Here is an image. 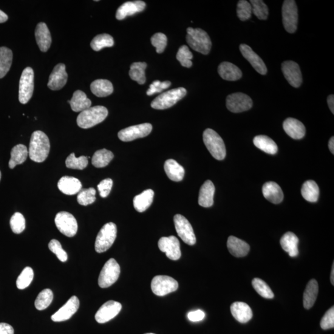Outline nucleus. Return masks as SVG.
<instances>
[{
	"label": "nucleus",
	"mask_w": 334,
	"mask_h": 334,
	"mask_svg": "<svg viewBox=\"0 0 334 334\" xmlns=\"http://www.w3.org/2000/svg\"><path fill=\"white\" fill-rule=\"evenodd\" d=\"M1 178H2V173L0 172V181H1Z\"/></svg>",
	"instance_id": "63"
},
{
	"label": "nucleus",
	"mask_w": 334,
	"mask_h": 334,
	"mask_svg": "<svg viewBox=\"0 0 334 334\" xmlns=\"http://www.w3.org/2000/svg\"><path fill=\"white\" fill-rule=\"evenodd\" d=\"M282 71L285 78L291 86L298 88L303 81L302 74L298 64L293 61H285L282 64Z\"/></svg>",
	"instance_id": "17"
},
{
	"label": "nucleus",
	"mask_w": 334,
	"mask_h": 334,
	"mask_svg": "<svg viewBox=\"0 0 334 334\" xmlns=\"http://www.w3.org/2000/svg\"><path fill=\"white\" fill-rule=\"evenodd\" d=\"M203 141L212 157L218 160L224 159L226 156L225 145L217 132L212 129H206L203 132Z\"/></svg>",
	"instance_id": "4"
},
{
	"label": "nucleus",
	"mask_w": 334,
	"mask_h": 334,
	"mask_svg": "<svg viewBox=\"0 0 334 334\" xmlns=\"http://www.w3.org/2000/svg\"><path fill=\"white\" fill-rule=\"evenodd\" d=\"M13 61V52L7 47H0V79L9 72Z\"/></svg>",
	"instance_id": "39"
},
{
	"label": "nucleus",
	"mask_w": 334,
	"mask_h": 334,
	"mask_svg": "<svg viewBox=\"0 0 334 334\" xmlns=\"http://www.w3.org/2000/svg\"><path fill=\"white\" fill-rule=\"evenodd\" d=\"M240 50L242 55L250 62L251 66L254 68L257 73L262 75H264L267 73V67H266L264 61L259 57V55H257L252 50L250 46L246 44H241L240 46Z\"/></svg>",
	"instance_id": "20"
},
{
	"label": "nucleus",
	"mask_w": 334,
	"mask_h": 334,
	"mask_svg": "<svg viewBox=\"0 0 334 334\" xmlns=\"http://www.w3.org/2000/svg\"><path fill=\"white\" fill-rule=\"evenodd\" d=\"M158 246L160 250L165 253L170 259L177 260L182 256L179 240L175 236L161 238Z\"/></svg>",
	"instance_id": "15"
},
{
	"label": "nucleus",
	"mask_w": 334,
	"mask_h": 334,
	"mask_svg": "<svg viewBox=\"0 0 334 334\" xmlns=\"http://www.w3.org/2000/svg\"><path fill=\"white\" fill-rule=\"evenodd\" d=\"M108 114V110L104 106L90 107L81 112L76 121L79 127L88 129L103 122Z\"/></svg>",
	"instance_id": "3"
},
{
	"label": "nucleus",
	"mask_w": 334,
	"mask_h": 334,
	"mask_svg": "<svg viewBox=\"0 0 334 334\" xmlns=\"http://www.w3.org/2000/svg\"><path fill=\"white\" fill-rule=\"evenodd\" d=\"M218 73L225 80L235 81L242 77V72L239 67L230 62H222L218 67Z\"/></svg>",
	"instance_id": "26"
},
{
	"label": "nucleus",
	"mask_w": 334,
	"mask_h": 334,
	"mask_svg": "<svg viewBox=\"0 0 334 334\" xmlns=\"http://www.w3.org/2000/svg\"><path fill=\"white\" fill-rule=\"evenodd\" d=\"M164 170L167 177L174 182H181L185 176V169L174 159L166 161L164 164Z\"/></svg>",
	"instance_id": "32"
},
{
	"label": "nucleus",
	"mask_w": 334,
	"mask_h": 334,
	"mask_svg": "<svg viewBox=\"0 0 334 334\" xmlns=\"http://www.w3.org/2000/svg\"><path fill=\"white\" fill-rule=\"evenodd\" d=\"M178 288V282L171 277L157 276L152 280V291L157 296H163L168 295L176 291Z\"/></svg>",
	"instance_id": "11"
},
{
	"label": "nucleus",
	"mask_w": 334,
	"mask_h": 334,
	"mask_svg": "<svg viewBox=\"0 0 334 334\" xmlns=\"http://www.w3.org/2000/svg\"><path fill=\"white\" fill-rule=\"evenodd\" d=\"M50 144L45 133L36 131L31 136L29 156L35 162L41 163L47 159L49 154Z\"/></svg>",
	"instance_id": "1"
},
{
	"label": "nucleus",
	"mask_w": 334,
	"mask_h": 334,
	"mask_svg": "<svg viewBox=\"0 0 334 334\" xmlns=\"http://www.w3.org/2000/svg\"><path fill=\"white\" fill-rule=\"evenodd\" d=\"M88 165V158L86 156L76 157L75 153L71 154L66 160L67 168L83 170Z\"/></svg>",
	"instance_id": "46"
},
{
	"label": "nucleus",
	"mask_w": 334,
	"mask_h": 334,
	"mask_svg": "<svg viewBox=\"0 0 334 334\" xmlns=\"http://www.w3.org/2000/svg\"><path fill=\"white\" fill-rule=\"evenodd\" d=\"M284 131L294 140H300L305 137V126L301 121L293 118L286 119L283 124Z\"/></svg>",
	"instance_id": "24"
},
{
	"label": "nucleus",
	"mask_w": 334,
	"mask_h": 334,
	"mask_svg": "<svg viewBox=\"0 0 334 334\" xmlns=\"http://www.w3.org/2000/svg\"><path fill=\"white\" fill-rule=\"evenodd\" d=\"M171 82L155 81L150 85L149 89L147 91V95L151 96L156 93L162 92V90L169 88L171 86Z\"/></svg>",
	"instance_id": "54"
},
{
	"label": "nucleus",
	"mask_w": 334,
	"mask_h": 334,
	"mask_svg": "<svg viewBox=\"0 0 334 334\" xmlns=\"http://www.w3.org/2000/svg\"><path fill=\"white\" fill-rule=\"evenodd\" d=\"M95 194V189L93 188L81 189L78 194V202L82 206L91 205L96 199Z\"/></svg>",
	"instance_id": "48"
},
{
	"label": "nucleus",
	"mask_w": 334,
	"mask_h": 334,
	"mask_svg": "<svg viewBox=\"0 0 334 334\" xmlns=\"http://www.w3.org/2000/svg\"><path fill=\"white\" fill-rule=\"evenodd\" d=\"M227 248L231 255L237 257L246 256L250 250V246L247 243L233 236L229 237Z\"/></svg>",
	"instance_id": "27"
},
{
	"label": "nucleus",
	"mask_w": 334,
	"mask_h": 334,
	"mask_svg": "<svg viewBox=\"0 0 334 334\" xmlns=\"http://www.w3.org/2000/svg\"><path fill=\"white\" fill-rule=\"evenodd\" d=\"M322 329L327 330L334 327V308L332 307L325 313L321 321Z\"/></svg>",
	"instance_id": "55"
},
{
	"label": "nucleus",
	"mask_w": 334,
	"mask_h": 334,
	"mask_svg": "<svg viewBox=\"0 0 334 334\" xmlns=\"http://www.w3.org/2000/svg\"><path fill=\"white\" fill-rule=\"evenodd\" d=\"M35 73L31 68L27 67L22 72L19 81V100L20 103L25 104L32 97L35 83Z\"/></svg>",
	"instance_id": "9"
},
{
	"label": "nucleus",
	"mask_w": 334,
	"mask_h": 334,
	"mask_svg": "<svg viewBox=\"0 0 334 334\" xmlns=\"http://www.w3.org/2000/svg\"><path fill=\"white\" fill-rule=\"evenodd\" d=\"M186 41L192 49L203 55H208L211 50L212 42L208 33L199 28L187 29Z\"/></svg>",
	"instance_id": "2"
},
{
	"label": "nucleus",
	"mask_w": 334,
	"mask_h": 334,
	"mask_svg": "<svg viewBox=\"0 0 334 334\" xmlns=\"http://www.w3.org/2000/svg\"><path fill=\"white\" fill-rule=\"evenodd\" d=\"M35 36L40 50L43 52H46L50 49L52 44V37L50 30L46 24L44 22H40L37 25Z\"/></svg>",
	"instance_id": "22"
},
{
	"label": "nucleus",
	"mask_w": 334,
	"mask_h": 334,
	"mask_svg": "<svg viewBox=\"0 0 334 334\" xmlns=\"http://www.w3.org/2000/svg\"><path fill=\"white\" fill-rule=\"evenodd\" d=\"M186 93V89L183 87H179L163 92L152 102V108L157 110L171 108L185 97Z\"/></svg>",
	"instance_id": "6"
},
{
	"label": "nucleus",
	"mask_w": 334,
	"mask_h": 334,
	"mask_svg": "<svg viewBox=\"0 0 334 334\" xmlns=\"http://www.w3.org/2000/svg\"><path fill=\"white\" fill-rule=\"evenodd\" d=\"M174 220L175 229L181 239L187 245H195L196 242V236L188 220L180 214L175 215Z\"/></svg>",
	"instance_id": "13"
},
{
	"label": "nucleus",
	"mask_w": 334,
	"mask_h": 334,
	"mask_svg": "<svg viewBox=\"0 0 334 334\" xmlns=\"http://www.w3.org/2000/svg\"><path fill=\"white\" fill-rule=\"evenodd\" d=\"M117 235V225L114 223H106L98 232L95 243V250L98 253L108 250L114 243Z\"/></svg>",
	"instance_id": "5"
},
{
	"label": "nucleus",
	"mask_w": 334,
	"mask_h": 334,
	"mask_svg": "<svg viewBox=\"0 0 334 334\" xmlns=\"http://www.w3.org/2000/svg\"><path fill=\"white\" fill-rule=\"evenodd\" d=\"M298 238L292 232L288 231L285 233L280 239V245L283 250L289 254L290 257L298 255Z\"/></svg>",
	"instance_id": "30"
},
{
	"label": "nucleus",
	"mask_w": 334,
	"mask_h": 334,
	"mask_svg": "<svg viewBox=\"0 0 334 334\" xmlns=\"http://www.w3.org/2000/svg\"><path fill=\"white\" fill-rule=\"evenodd\" d=\"M329 148L332 154H334V138L332 137L330 139L329 142Z\"/></svg>",
	"instance_id": "61"
},
{
	"label": "nucleus",
	"mask_w": 334,
	"mask_h": 334,
	"mask_svg": "<svg viewBox=\"0 0 334 334\" xmlns=\"http://www.w3.org/2000/svg\"><path fill=\"white\" fill-rule=\"evenodd\" d=\"M154 192L152 189H147L137 195L133 199L135 209L139 212H143L152 205L154 199Z\"/></svg>",
	"instance_id": "33"
},
{
	"label": "nucleus",
	"mask_w": 334,
	"mask_h": 334,
	"mask_svg": "<svg viewBox=\"0 0 334 334\" xmlns=\"http://www.w3.org/2000/svg\"><path fill=\"white\" fill-rule=\"evenodd\" d=\"M146 334H155V333H146Z\"/></svg>",
	"instance_id": "64"
},
{
	"label": "nucleus",
	"mask_w": 334,
	"mask_h": 334,
	"mask_svg": "<svg viewBox=\"0 0 334 334\" xmlns=\"http://www.w3.org/2000/svg\"><path fill=\"white\" fill-rule=\"evenodd\" d=\"M10 226L11 230L16 234L22 233L25 230V220L23 215L16 212L10 219Z\"/></svg>",
	"instance_id": "50"
},
{
	"label": "nucleus",
	"mask_w": 334,
	"mask_h": 334,
	"mask_svg": "<svg viewBox=\"0 0 334 334\" xmlns=\"http://www.w3.org/2000/svg\"><path fill=\"white\" fill-rule=\"evenodd\" d=\"M152 130L151 124H140L121 130L118 132V137L123 142H129V141H134L137 139L147 137L151 132Z\"/></svg>",
	"instance_id": "14"
},
{
	"label": "nucleus",
	"mask_w": 334,
	"mask_h": 334,
	"mask_svg": "<svg viewBox=\"0 0 334 334\" xmlns=\"http://www.w3.org/2000/svg\"><path fill=\"white\" fill-rule=\"evenodd\" d=\"M29 151L26 147L22 144L16 145L11 150V158L9 162V166L13 169L16 165L23 163L26 160Z\"/></svg>",
	"instance_id": "37"
},
{
	"label": "nucleus",
	"mask_w": 334,
	"mask_h": 334,
	"mask_svg": "<svg viewBox=\"0 0 334 334\" xmlns=\"http://www.w3.org/2000/svg\"><path fill=\"white\" fill-rule=\"evenodd\" d=\"M226 108L233 113L247 111L253 107V101L248 95L242 92L231 93L226 97Z\"/></svg>",
	"instance_id": "12"
},
{
	"label": "nucleus",
	"mask_w": 334,
	"mask_h": 334,
	"mask_svg": "<svg viewBox=\"0 0 334 334\" xmlns=\"http://www.w3.org/2000/svg\"><path fill=\"white\" fill-rule=\"evenodd\" d=\"M151 44L156 49L157 53H162L166 47V36L163 33L155 34L151 38Z\"/></svg>",
	"instance_id": "53"
},
{
	"label": "nucleus",
	"mask_w": 334,
	"mask_h": 334,
	"mask_svg": "<svg viewBox=\"0 0 334 334\" xmlns=\"http://www.w3.org/2000/svg\"><path fill=\"white\" fill-rule=\"evenodd\" d=\"M15 330L11 325L2 322L0 323V334H14Z\"/></svg>",
	"instance_id": "58"
},
{
	"label": "nucleus",
	"mask_w": 334,
	"mask_h": 334,
	"mask_svg": "<svg viewBox=\"0 0 334 334\" xmlns=\"http://www.w3.org/2000/svg\"><path fill=\"white\" fill-rule=\"evenodd\" d=\"M253 143L256 148L269 154H276L278 151L276 143L267 136H257L254 138Z\"/></svg>",
	"instance_id": "36"
},
{
	"label": "nucleus",
	"mask_w": 334,
	"mask_h": 334,
	"mask_svg": "<svg viewBox=\"0 0 334 334\" xmlns=\"http://www.w3.org/2000/svg\"><path fill=\"white\" fill-rule=\"evenodd\" d=\"M319 291L318 283L315 279L308 282L304 294V306L305 309L310 310L315 305Z\"/></svg>",
	"instance_id": "34"
},
{
	"label": "nucleus",
	"mask_w": 334,
	"mask_h": 334,
	"mask_svg": "<svg viewBox=\"0 0 334 334\" xmlns=\"http://www.w3.org/2000/svg\"><path fill=\"white\" fill-rule=\"evenodd\" d=\"M327 104L330 111L334 114V95H330L327 98Z\"/></svg>",
	"instance_id": "59"
},
{
	"label": "nucleus",
	"mask_w": 334,
	"mask_h": 334,
	"mask_svg": "<svg viewBox=\"0 0 334 334\" xmlns=\"http://www.w3.org/2000/svg\"><path fill=\"white\" fill-rule=\"evenodd\" d=\"M53 294L49 288L41 291L36 299L35 307L39 311L47 309L53 301Z\"/></svg>",
	"instance_id": "43"
},
{
	"label": "nucleus",
	"mask_w": 334,
	"mask_h": 334,
	"mask_svg": "<svg viewBox=\"0 0 334 334\" xmlns=\"http://www.w3.org/2000/svg\"><path fill=\"white\" fill-rule=\"evenodd\" d=\"M114 155L109 150L106 149L99 150L93 154L92 163L96 168H103L109 165Z\"/></svg>",
	"instance_id": "40"
},
{
	"label": "nucleus",
	"mask_w": 334,
	"mask_h": 334,
	"mask_svg": "<svg viewBox=\"0 0 334 334\" xmlns=\"http://www.w3.org/2000/svg\"><path fill=\"white\" fill-rule=\"evenodd\" d=\"M302 195L305 200L310 203H316L319 196V188L313 180H308L302 186Z\"/></svg>",
	"instance_id": "38"
},
{
	"label": "nucleus",
	"mask_w": 334,
	"mask_h": 334,
	"mask_svg": "<svg viewBox=\"0 0 334 334\" xmlns=\"http://www.w3.org/2000/svg\"><path fill=\"white\" fill-rule=\"evenodd\" d=\"M147 64L144 62H136L130 67L129 75L132 80L137 82L138 84H144L146 83V78L145 70Z\"/></svg>",
	"instance_id": "41"
},
{
	"label": "nucleus",
	"mask_w": 334,
	"mask_h": 334,
	"mask_svg": "<svg viewBox=\"0 0 334 334\" xmlns=\"http://www.w3.org/2000/svg\"><path fill=\"white\" fill-rule=\"evenodd\" d=\"M49 250L54 253L58 259L61 262H66L68 260V254L63 248L61 243L58 240H52L49 244Z\"/></svg>",
	"instance_id": "52"
},
{
	"label": "nucleus",
	"mask_w": 334,
	"mask_h": 334,
	"mask_svg": "<svg viewBox=\"0 0 334 334\" xmlns=\"http://www.w3.org/2000/svg\"><path fill=\"white\" fill-rule=\"evenodd\" d=\"M34 279V271L32 268L26 267L16 280V285L19 290H24L29 287Z\"/></svg>",
	"instance_id": "45"
},
{
	"label": "nucleus",
	"mask_w": 334,
	"mask_h": 334,
	"mask_svg": "<svg viewBox=\"0 0 334 334\" xmlns=\"http://www.w3.org/2000/svg\"><path fill=\"white\" fill-rule=\"evenodd\" d=\"M250 4L252 7V13H253L257 18L260 20L268 19L269 10L268 6L261 0H251Z\"/></svg>",
	"instance_id": "47"
},
{
	"label": "nucleus",
	"mask_w": 334,
	"mask_h": 334,
	"mask_svg": "<svg viewBox=\"0 0 334 334\" xmlns=\"http://www.w3.org/2000/svg\"><path fill=\"white\" fill-rule=\"evenodd\" d=\"M121 308L122 306L119 302L113 300L106 302L95 314L96 321L100 324L106 323L115 318L120 313Z\"/></svg>",
	"instance_id": "16"
},
{
	"label": "nucleus",
	"mask_w": 334,
	"mask_h": 334,
	"mask_svg": "<svg viewBox=\"0 0 334 334\" xmlns=\"http://www.w3.org/2000/svg\"><path fill=\"white\" fill-rule=\"evenodd\" d=\"M146 5L143 1L128 2L124 3L119 7L116 13V18L123 20L127 16H132L135 14L142 12L145 10Z\"/></svg>",
	"instance_id": "21"
},
{
	"label": "nucleus",
	"mask_w": 334,
	"mask_h": 334,
	"mask_svg": "<svg viewBox=\"0 0 334 334\" xmlns=\"http://www.w3.org/2000/svg\"><path fill=\"white\" fill-rule=\"evenodd\" d=\"M262 194L269 202L275 204H280L284 199V193L278 184L270 182L264 184L262 186Z\"/></svg>",
	"instance_id": "25"
},
{
	"label": "nucleus",
	"mask_w": 334,
	"mask_h": 334,
	"mask_svg": "<svg viewBox=\"0 0 334 334\" xmlns=\"http://www.w3.org/2000/svg\"><path fill=\"white\" fill-rule=\"evenodd\" d=\"M282 22L286 31L290 34L296 32L298 25V8L293 0H285L282 9Z\"/></svg>",
	"instance_id": "8"
},
{
	"label": "nucleus",
	"mask_w": 334,
	"mask_h": 334,
	"mask_svg": "<svg viewBox=\"0 0 334 334\" xmlns=\"http://www.w3.org/2000/svg\"><path fill=\"white\" fill-rule=\"evenodd\" d=\"M215 186L211 180H207L200 189L198 203L203 208H210L214 205Z\"/></svg>",
	"instance_id": "28"
},
{
	"label": "nucleus",
	"mask_w": 334,
	"mask_h": 334,
	"mask_svg": "<svg viewBox=\"0 0 334 334\" xmlns=\"http://www.w3.org/2000/svg\"><path fill=\"white\" fill-rule=\"evenodd\" d=\"M70 104L71 108L75 112H83L90 108L92 102L87 97L86 93L81 90H76L73 93L72 98L68 101Z\"/></svg>",
	"instance_id": "31"
},
{
	"label": "nucleus",
	"mask_w": 334,
	"mask_h": 334,
	"mask_svg": "<svg viewBox=\"0 0 334 334\" xmlns=\"http://www.w3.org/2000/svg\"><path fill=\"white\" fill-rule=\"evenodd\" d=\"M90 90L98 97H105L113 92V84L106 79H97L90 84Z\"/></svg>",
	"instance_id": "35"
},
{
	"label": "nucleus",
	"mask_w": 334,
	"mask_h": 334,
	"mask_svg": "<svg viewBox=\"0 0 334 334\" xmlns=\"http://www.w3.org/2000/svg\"><path fill=\"white\" fill-rule=\"evenodd\" d=\"M56 227L62 234L68 237H73L77 233L78 225L77 220L72 214L67 212H59L55 217Z\"/></svg>",
	"instance_id": "10"
},
{
	"label": "nucleus",
	"mask_w": 334,
	"mask_h": 334,
	"mask_svg": "<svg viewBox=\"0 0 334 334\" xmlns=\"http://www.w3.org/2000/svg\"><path fill=\"white\" fill-rule=\"evenodd\" d=\"M114 45V40L112 37L107 34L95 36L90 43V47L92 49L98 52L101 50L106 47H112Z\"/></svg>",
	"instance_id": "42"
},
{
	"label": "nucleus",
	"mask_w": 334,
	"mask_h": 334,
	"mask_svg": "<svg viewBox=\"0 0 334 334\" xmlns=\"http://www.w3.org/2000/svg\"><path fill=\"white\" fill-rule=\"evenodd\" d=\"M113 186V180L110 178H107L98 184L97 186L99 194L102 197H107L109 196Z\"/></svg>",
	"instance_id": "56"
},
{
	"label": "nucleus",
	"mask_w": 334,
	"mask_h": 334,
	"mask_svg": "<svg viewBox=\"0 0 334 334\" xmlns=\"http://www.w3.org/2000/svg\"><path fill=\"white\" fill-rule=\"evenodd\" d=\"M68 80V74L66 66L63 63H59L54 68L50 75L48 87L52 90H58L63 88Z\"/></svg>",
	"instance_id": "19"
},
{
	"label": "nucleus",
	"mask_w": 334,
	"mask_h": 334,
	"mask_svg": "<svg viewBox=\"0 0 334 334\" xmlns=\"http://www.w3.org/2000/svg\"><path fill=\"white\" fill-rule=\"evenodd\" d=\"M58 187L59 190L66 195H75L82 189V183L78 178L64 176L59 180Z\"/></svg>",
	"instance_id": "29"
},
{
	"label": "nucleus",
	"mask_w": 334,
	"mask_h": 334,
	"mask_svg": "<svg viewBox=\"0 0 334 334\" xmlns=\"http://www.w3.org/2000/svg\"><path fill=\"white\" fill-rule=\"evenodd\" d=\"M252 285H253L256 292L263 298L267 299L274 298L273 291H272L271 288L269 287V285L266 284L264 280L259 278L254 279L252 281Z\"/></svg>",
	"instance_id": "44"
},
{
	"label": "nucleus",
	"mask_w": 334,
	"mask_h": 334,
	"mask_svg": "<svg viewBox=\"0 0 334 334\" xmlns=\"http://www.w3.org/2000/svg\"><path fill=\"white\" fill-rule=\"evenodd\" d=\"M8 19V16L7 15H6L4 11L0 10V23H4V22L7 21Z\"/></svg>",
	"instance_id": "60"
},
{
	"label": "nucleus",
	"mask_w": 334,
	"mask_h": 334,
	"mask_svg": "<svg viewBox=\"0 0 334 334\" xmlns=\"http://www.w3.org/2000/svg\"><path fill=\"white\" fill-rule=\"evenodd\" d=\"M192 58H193V55H192V53L186 45H183V46L180 47L177 52V59L182 64V66L186 68L191 67L192 65L191 59Z\"/></svg>",
	"instance_id": "49"
},
{
	"label": "nucleus",
	"mask_w": 334,
	"mask_h": 334,
	"mask_svg": "<svg viewBox=\"0 0 334 334\" xmlns=\"http://www.w3.org/2000/svg\"><path fill=\"white\" fill-rule=\"evenodd\" d=\"M330 282L331 284L334 285V263L333 262L332 271H331L330 275Z\"/></svg>",
	"instance_id": "62"
},
{
	"label": "nucleus",
	"mask_w": 334,
	"mask_h": 334,
	"mask_svg": "<svg viewBox=\"0 0 334 334\" xmlns=\"http://www.w3.org/2000/svg\"><path fill=\"white\" fill-rule=\"evenodd\" d=\"M231 315L240 323H246L253 318V311L245 303L237 302L231 305Z\"/></svg>",
	"instance_id": "23"
},
{
	"label": "nucleus",
	"mask_w": 334,
	"mask_h": 334,
	"mask_svg": "<svg viewBox=\"0 0 334 334\" xmlns=\"http://www.w3.org/2000/svg\"><path fill=\"white\" fill-rule=\"evenodd\" d=\"M205 318V313L203 311L198 310L191 311L188 314V318L192 322H199Z\"/></svg>",
	"instance_id": "57"
},
{
	"label": "nucleus",
	"mask_w": 334,
	"mask_h": 334,
	"mask_svg": "<svg viewBox=\"0 0 334 334\" xmlns=\"http://www.w3.org/2000/svg\"><path fill=\"white\" fill-rule=\"evenodd\" d=\"M237 16L242 21H246L251 18L252 7L250 3L245 0H240L237 5Z\"/></svg>",
	"instance_id": "51"
},
{
	"label": "nucleus",
	"mask_w": 334,
	"mask_h": 334,
	"mask_svg": "<svg viewBox=\"0 0 334 334\" xmlns=\"http://www.w3.org/2000/svg\"><path fill=\"white\" fill-rule=\"evenodd\" d=\"M79 307V300L77 296L71 297L69 301L51 317L53 321H67L77 312Z\"/></svg>",
	"instance_id": "18"
},
{
	"label": "nucleus",
	"mask_w": 334,
	"mask_h": 334,
	"mask_svg": "<svg viewBox=\"0 0 334 334\" xmlns=\"http://www.w3.org/2000/svg\"><path fill=\"white\" fill-rule=\"evenodd\" d=\"M120 274V267L118 263L113 258L107 260L98 277L99 287L108 288L114 284Z\"/></svg>",
	"instance_id": "7"
}]
</instances>
